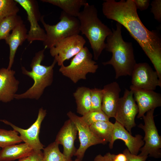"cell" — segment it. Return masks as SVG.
<instances>
[{"label": "cell", "instance_id": "1", "mask_svg": "<svg viewBox=\"0 0 161 161\" xmlns=\"http://www.w3.org/2000/svg\"><path fill=\"white\" fill-rule=\"evenodd\" d=\"M132 0H105L102 10L108 19L120 24L138 43L161 78V38L159 32L150 31L143 25Z\"/></svg>", "mask_w": 161, "mask_h": 161}, {"label": "cell", "instance_id": "2", "mask_svg": "<svg viewBox=\"0 0 161 161\" xmlns=\"http://www.w3.org/2000/svg\"><path fill=\"white\" fill-rule=\"evenodd\" d=\"M122 25L117 22L116 29L106 38L105 49L111 52L110 59L102 63L105 66H112L115 72V78L123 76H131L136 61L132 43L123 40L122 35Z\"/></svg>", "mask_w": 161, "mask_h": 161}, {"label": "cell", "instance_id": "3", "mask_svg": "<svg viewBox=\"0 0 161 161\" xmlns=\"http://www.w3.org/2000/svg\"><path fill=\"white\" fill-rule=\"evenodd\" d=\"M83 7L77 17L80 31L88 39L93 51L94 58L97 60L105 49V40L112 33V30L99 19L97 10L94 5L87 2Z\"/></svg>", "mask_w": 161, "mask_h": 161}, {"label": "cell", "instance_id": "4", "mask_svg": "<svg viewBox=\"0 0 161 161\" xmlns=\"http://www.w3.org/2000/svg\"><path fill=\"white\" fill-rule=\"evenodd\" d=\"M45 49L39 51L35 54L30 64L32 70H27L22 67V73L32 78L34 81L32 86L26 92L21 94H16L14 98L38 99L43 94L45 89L52 84L53 80V68L56 61L54 59L52 64L49 66L43 65L41 63L44 59Z\"/></svg>", "mask_w": 161, "mask_h": 161}, {"label": "cell", "instance_id": "5", "mask_svg": "<svg viewBox=\"0 0 161 161\" xmlns=\"http://www.w3.org/2000/svg\"><path fill=\"white\" fill-rule=\"evenodd\" d=\"M59 19L57 24L50 25L44 21V16L40 18L46 31V38L43 42L45 49H50L63 39L79 34L80 32V23L77 18L71 16L62 11Z\"/></svg>", "mask_w": 161, "mask_h": 161}, {"label": "cell", "instance_id": "6", "mask_svg": "<svg viewBox=\"0 0 161 161\" xmlns=\"http://www.w3.org/2000/svg\"><path fill=\"white\" fill-rule=\"evenodd\" d=\"M92 57L88 48L84 47L71 59L69 65L60 66L59 71L75 83L80 80H85L87 74L95 73L98 68Z\"/></svg>", "mask_w": 161, "mask_h": 161}, {"label": "cell", "instance_id": "7", "mask_svg": "<svg viewBox=\"0 0 161 161\" xmlns=\"http://www.w3.org/2000/svg\"><path fill=\"white\" fill-rule=\"evenodd\" d=\"M154 109H151L143 115L144 124L140 123L138 127L145 132L144 145L140 148V156H147L155 158L161 157V137L158 134L154 120Z\"/></svg>", "mask_w": 161, "mask_h": 161}, {"label": "cell", "instance_id": "8", "mask_svg": "<svg viewBox=\"0 0 161 161\" xmlns=\"http://www.w3.org/2000/svg\"><path fill=\"white\" fill-rule=\"evenodd\" d=\"M86 41L81 35L77 34L68 37L57 43L50 49L51 55L54 58L59 66L74 57L84 47Z\"/></svg>", "mask_w": 161, "mask_h": 161}, {"label": "cell", "instance_id": "9", "mask_svg": "<svg viewBox=\"0 0 161 161\" xmlns=\"http://www.w3.org/2000/svg\"><path fill=\"white\" fill-rule=\"evenodd\" d=\"M138 108L131 90L126 89L122 97H120L114 118L116 121L122 125L131 134V129L136 124L135 117L138 114Z\"/></svg>", "mask_w": 161, "mask_h": 161}, {"label": "cell", "instance_id": "10", "mask_svg": "<svg viewBox=\"0 0 161 161\" xmlns=\"http://www.w3.org/2000/svg\"><path fill=\"white\" fill-rule=\"evenodd\" d=\"M130 88L153 90L161 87V80L156 71L147 63H136L132 72Z\"/></svg>", "mask_w": 161, "mask_h": 161}, {"label": "cell", "instance_id": "11", "mask_svg": "<svg viewBox=\"0 0 161 161\" xmlns=\"http://www.w3.org/2000/svg\"><path fill=\"white\" fill-rule=\"evenodd\" d=\"M67 115L75 124L78 132L80 145L74 155L76 157V158L81 161L86 151L89 147L98 144H105L107 143L96 136L89 126L84 122L81 117L71 111L69 112Z\"/></svg>", "mask_w": 161, "mask_h": 161}, {"label": "cell", "instance_id": "12", "mask_svg": "<svg viewBox=\"0 0 161 161\" xmlns=\"http://www.w3.org/2000/svg\"><path fill=\"white\" fill-rule=\"evenodd\" d=\"M46 114V110L42 108H40L36 120L27 129L18 127L5 120H0V121L11 126L20 134L22 141L27 144L34 151L41 150L43 149L44 146L40 142L39 136L41 123Z\"/></svg>", "mask_w": 161, "mask_h": 161}, {"label": "cell", "instance_id": "13", "mask_svg": "<svg viewBox=\"0 0 161 161\" xmlns=\"http://www.w3.org/2000/svg\"><path fill=\"white\" fill-rule=\"evenodd\" d=\"M15 0L24 9L27 14V20L30 24L27 35L28 41L30 43L36 40L43 42L45 39L46 34L38 24L41 17L36 2L32 0Z\"/></svg>", "mask_w": 161, "mask_h": 161}, {"label": "cell", "instance_id": "14", "mask_svg": "<svg viewBox=\"0 0 161 161\" xmlns=\"http://www.w3.org/2000/svg\"><path fill=\"white\" fill-rule=\"evenodd\" d=\"M142 136L139 134L134 137L121 124L116 121L114 127L111 141L109 144V148L112 149L114 141L121 140L125 143L128 149L133 154L137 155L140 150L144 144Z\"/></svg>", "mask_w": 161, "mask_h": 161}, {"label": "cell", "instance_id": "15", "mask_svg": "<svg viewBox=\"0 0 161 161\" xmlns=\"http://www.w3.org/2000/svg\"><path fill=\"white\" fill-rule=\"evenodd\" d=\"M133 93L138 108L137 118L143 117L145 113L161 106L160 94L153 90L130 88Z\"/></svg>", "mask_w": 161, "mask_h": 161}, {"label": "cell", "instance_id": "16", "mask_svg": "<svg viewBox=\"0 0 161 161\" xmlns=\"http://www.w3.org/2000/svg\"><path fill=\"white\" fill-rule=\"evenodd\" d=\"M78 130L74 123L69 119L66 120L56 135L55 141L62 145L63 154L72 158L77 149L74 145Z\"/></svg>", "mask_w": 161, "mask_h": 161}, {"label": "cell", "instance_id": "17", "mask_svg": "<svg viewBox=\"0 0 161 161\" xmlns=\"http://www.w3.org/2000/svg\"><path fill=\"white\" fill-rule=\"evenodd\" d=\"M15 73L12 70L0 69V101L7 103L14 98L19 84L14 77Z\"/></svg>", "mask_w": 161, "mask_h": 161}, {"label": "cell", "instance_id": "18", "mask_svg": "<svg viewBox=\"0 0 161 161\" xmlns=\"http://www.w3.org/2000/svg\"><path fill=\"white\" fill-rule=\"evenodd\" d=\"M101 110L109 118L114 117L121 89L118 83L113 82L103 89Z\"/></svg>", "mask_w": 161, "mask_h": 161}, {"label": "cell", "instance_id": "19", "mask_svg": "<svg viewBox=\"0 0 161 161\" xmlns=\"http://www.w3.org/2000/svg\"><path fill=\"white\" fill-rule=\"evenodd\" d=\"M27 30L23 22L16 26L5 40L10 47L9 61L7 68L8 69H11L17 50L27 39Z\"/></svg>", "mask_w": 161, "mask_h": 161}, {"label": "cell", "instance_id": "20", "mask_svg": "<svg viewBox=\"0 0 161 161\" xmlns=\"http://www.w3.org/2000/svg\"><path fill=\"white\" fill-rule=\"evenodd\" d=\"M33 149L25 143L12 145L0 150V161H13L29 157Z\"/></svg>", "mask_w": 161, "mask_h": 161}, {"label": "cell", "instance_id": "21", "mask_svg": "<svg viewBox=\"0 0 161 161\" xmlns=\"http://www.w3.org/2000/svg\"><path fill=\"white\" fill-rule=\"evenodd\" d=\"M91 89L85 86L79 87L73 93L77 105V112L82 116L90 110Z\"/></svg>", "mask_w": 161, "mask_h": 161}, {"label": "cell", "instance_id": "22", "mask_svg": "<svg viewBox=\"0 0 161 161\" xmlns=\"http://www.w3.org/2000/svg\"><path fill=\"white\" fill-rule=\"evenodd\" d=\"M60 7L68 15L77 18L80 8L87 2L86 0H42Z\"/></svg>", "mask_w": 161, "mask_h": 161}, {"label": "cell", "instance_id": "23", "mask_svg": "<svg viewBox=\"0 0 161 161\" xmlns=\"http://www.w3.org/2000/svg\"><path fill=\"white\" fill-rule=\"evenodd\" d=\"M89 127L98 138L107 143L111 141L114 123L109 121H99L93 123Z\"/></svg>", "mask_w": 161, "mask_h": 161}, {"label": "cell", "instance_id": "24", "mask_svg": "<svg viewBox=\"0 0 161 161\" xmlns=\"http://www.w3.org/2000/svg\"><path fill=\"white\" fill-rule=\"evenodd\" d=\"M55 141L43 149V161H74L61 153Z\"/></svg>", "mask_w": 161, "mask_h": 161}, {"label": "cell", "instance_id": "25", "mask_svg": "<svg viewBox=\"0 0 161 161\" xmlns=\"http://www.w3.org/2000/svg\"><path fill=\"white\" fill-rule=\"evenodd\" d=\"M23 22L21 17L17 15L7 17L0 22V40H5L10 32L19 24Z\"/></svg>", "mask_w": 161, "mask_h": 161}, {"label": "cell", "instance_id": "26", "mask_svg": "<svg viewBox=\"0 0 161 161\" xmlns=\"http://www.w3.org/2000/svg\"><path fill=\"white\" fill-rule=\"evenodd\" d=\"M18 133L16 131L0 129V148L23 142Z\"/></svg>", "mask_w": 161, "mask_h": 161}, {"label": "cell", "instance_id": "27", "mask_svg": "<svg viewBox=\"0 0 161 161\" xmlns=\"http://www.w3.org/2000/svg\"><path fill=\"white\" fill-rule=\"evenodd\" d=\"M17 4L15 0H0V22L7 17L17 14L19 11Z\"/></svg>", "mask_w": 161, "mask_h": 161}, {"label": "cell", "instance_id": "28", "mask_svg": "<svg viewBox=\"0 0 161 161\" xmlns=\"http://www.w3.org/2000/svg\"><path fill=\"white\" fill-rule=\"evenodd\" d=\"M82 120L89 126L99 121H109V118L102 110L89 111L81 117Z\"/></svg>", "mask_w": 161, "mask_h": 161}, {"label": "cell", "instance_id": "29", "mask_svg": "<svg viewBox=\"0 0 161 161\" xmlns=\"http://www.w3.org/2000/svg\"><path fill=\"white\" fill-rule=\"evenodd\" d=\"M103 90L95 88L91 89V107L90 111L101 110Z\"/></svg>", "mask_w": 161, "mask_h": 161}, {"label": "cell", "instance_id": "30", "mask_svg": "<svg viewBox=\"0 0 161 161\" xmlns=\"http://www.w3.org/2000/svg\"><path fill=\"white\" fill-rule=\"evenodd\" d=\"M151 7V12L153 14L154 18L158 21H161V0H154L150 4Z\"/></svg>", "mask_w": 161, "mask_h": 161}, {"label": "cell", "instance_id": "31", "mask_svg": "<svg viewBox=\"0 0 161 161\" xmlns=\"http://www.w3.org/2000/svg\"><path fill=\"white\" fill-rule=\"evenodd\" d=\"M123 153L126 156L127 161H145L148 157L147 156H140L131 154L128 149H125Z\"/></svg>", "mask_w": 161, "mask_h": 161}, {"label": "cell", "instance_id": "32", "mask_svg": "<svg viewBox=\"0 0 161 161\" xmlns=\"http://www.w3.org/2000/svg\"><path fill=\"white\" fill-rule=\"evenodd\" d=\"M137 9L143 11L147 9L150 4L149 0H132Z\"/></svg>", "mask_w": 161, "mask_h": 161}, {"label": "cell", "instance_id": "33", "mask_svg": "<svg viewBox=\"0 0 161 161\" xmlns=\"http://www.w3.org/2000/svg\"><path fill=\"white\" fill-rule=\"evenodd\" d=\"M114 155V154L109 152L106 153L104 155L99 154L95 157L93 161H113Z\"/></svg>", "mask_w": 161, "mask_h": 161}, {"label": "cell", "instance_id": "34", "mask_svg": "<svg viewBox=\"0 0 161 161\" xmlns=\"http://www.w3.org/2000/svg\"><path fill=\"white\" fill-rule=\"evenodd\" d=\"M43 153L41 150H33L29 156V161H43Z\"/></svg>", "mask_w": 161, "mask_h": 161}, {"label": "cell", "instance_id": "35", "mask_svg": "<svg viewBox=\"0 0 161 161\" xmlns=\"http://www.w3.org/2000/svg\"><path fill=\"white\" fill-rule=\"evenodd\" d=\"M113 161H127L126 156L123 153L115 154Z\"/></svg>", "mask_w": 161, "mask_h": 161}, {"label": "cell", "instance_id": "36", "mask_svg": "<svg viewBox=\"0 0 161 161\" xmlns=\"http://www.w3.org/2000/svg\"><path fill=\"white\" fill-rule=\"evenodd\" d=\"M29 157L18 160V161H29Z\"/></svg>", "mask_w": 161, "mask_h": 161}, {"label": "cell", "instance_id": "37", "mask_svg": "<svg viewBox=\"0 0 161 161\" xmlns=\"http://www.w3.org/2000/svg\"><path fill=\"white\" fill-rule=\"evenodd\" d=\"M74 161H81L79 159L76 158L75 160H74Z\"/></svg>", "mask_w": 161, "mask_h": 161}, {"label": "cell", "instance_id": "38", "mask_svg": "<svg viewBox=\"0 0 161 161\" xmlns=\"http://www.w3.org/2000/svg\"><path fill=\"white\" fill-rule=\"evenodd\" d=\"M150 161V160H149V161Z\"/></svg>", "mask_w": 161, "mask_h": 161}, {"label": "cell", "instance_id": "39", "mask_svg": "<svg viewBox=\"0 0 161 161\" xmlns=\"http://www.w3.org/2000/svg\"></svg>", "mask_w": 161, "mask_h": 161}]
</instances>
